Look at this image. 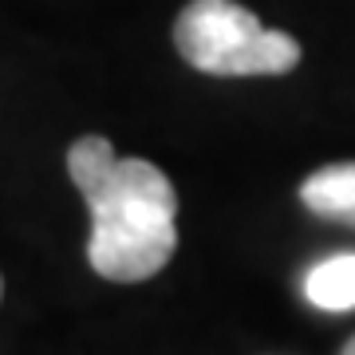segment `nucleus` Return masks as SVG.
I'll list each match as a JSON object with an SVG mask.
<instances>
[{
	"label": "nucleus",
	"mask_w": 355,
	"mask_h": 355,
	"mask_svg": "<svg viewBox=\"0 0 355 355\" xmlns=\"http://www.w3.org/2000/svg\"><path fill=\"white\" fill-rule=\"evenodd\" d=\"M67 174L91 209L87 261L114 284L162 272L178 249V193L146 158H119L103 135L71 142Z\"/></svg>",
	"instance_id": "1"
},
{
	"label": "nucleus",
	"mask_w": 355,
	"mask_h": 355,
	"mask_svg": "<svg viewBox=\"0 0 355 355\" xmlns=\"http://www.w3.org/2000/svg\"><path fill=\"white\" fill-rule=\"evenodd\" d=\"M174 44L205 76H284L300 64V44L237 0H190L174 20Z\"/></svg>",
	"instance_id": "2"
},
{
	"label": "nucleus",
	"mask_w": 355,
	"mask_h": 355,
	"mask_svg": "<svg viewBox=\"0 0 355 355\" xmlns=\"http://www.w3.org/2000/svg\"><path fill=\"white\" fill-rule=\"evenodd\" d=\"M300 202L316 217L355 225V162H336L304 178L300 186Z\"/></svg>",
	"instance_id": "3"
},
{
	"label": "nucleus",
	"mask_w": 355,
	"mask_h": 355,
	"mask_svg": "<svg viewBox=\"0 0 355 355\" xmlns=\"http://www.w3.org/2000/svg\"><path fill=\"white\" fill-rule=\"evenodd\" d=\"M304 296L308 304L324 308V312H352L355 308V253L328 257V261L308 268Z\"/></svg>",
	"instance_id": "4"
},
{
	"label": "nucleus",
	"mask_w": 355,
	"mask_h": 355,
	"mask_svg": "<svg viewBox=\"0 0 355 355\" xmlns=\"http://www.w3.org/2000/svg\"><path fill=\"white\" fill-rule=\"evenodd\" d=\"M343 355H355V336H352L347 343H343Z\"/></svg>",
	"instance_id": "5"
},
{
	"label": "nucleus",
	"mask_w": 355,
	"mask_h": 355,
	"mask_svg": "<svg viewBox=\"0 0 355 355\" xmlns=\"http://www.w3.org/2000/svg\"><path fill=\"white\" fill-rule=\"evenodd\" d=\"M0 292H4V284H0Z\"/></svg>",
	"instance_id": "6"
}]
</instances>
